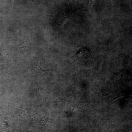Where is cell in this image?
I'll return each mask as SVG.
<instances>
[{
  "instance_id": "30bf717a",
  "label": "cell",
  "mask_w": 132,
  "mask_h": 132,
  "mask_svg": "<svg viewBox=\"0 0 132 132\" xmlns=\"http://www.w3.org/2000/svg\"><path fill=\"white\" fill-rule=\"evenodd\" d=\"M28 111L29 118L31 121L32 122L36 121L38 117L37 111L32 109H29Z\"/></svg>"
},
{
  "instance_id": "7c38bea8",
  "label": "cell",
  "mask_w": 132,
  "mask_h": 132,
  "mask_svg": "<svg viewBox=\"0 0 132 132\" xmlns=\"http://www.w3.org/2000/svg\"><path fill=\"white\" fill-rule=\"evenodd\" d=\"M94 62L92 60H89L85 62V67L86 71L90 73L92 71L94 67Z\"/></svg>"
},
{
  "instance_id": "9a60e30c",
  "label": "cell",
  "mask_w": 132,
  "mask_h": 132,
  "mask_svg": "<svg viewBox=\"0 0 132 132\" xmlns=\"http://www.w3.org/2000/svg\"><path fill=\"white\" fill-rule=\"evenodd\" d=\"M5 69L6 68L3 66H2L0 67V76L2 73Z\"/></svg>"
},
{
  "instance_id": "8fae6325",
  "label": "cell",
  "mask_w": 132,
  "mask_h": 132,
  "mask_svg": "<svg viewBox=\"0 0 132 132\" xmlns=\"http://www.w3.org/2000/svg\"><path fill=\"white\" fill-rule=\"evenodd\" d=\"M123 72L121 71L114 74L113 79L116 83H120L122 81L124 75Z\"/></svg>"
},
{
  "instance_id": "7a4b0ae2",
  "label": "cell",
  "mask_w": 132,
  "mask_h": 132,
  "mask_svg": "<svg viewBox=\"0 0 132 132\" xmlns=\"http://www.w3.org/2000/svg\"><path fill=\"white\" fill-rule=\"evenodd\" d=\"M108 88V84L105 81L103 80L99 81L97 88L92 95L93 99H96L104 95L107 91Z\"/></svg>"
},
{
  "instance_id": "5b68a950",
  "label": "cell",
  "mask_w": 132,
  "mask_h": 132,
  "mask_svg": "<svg viewBox=\"0 0 132 132\" xmlns=\"http://www.w3.org/2000/svg\"><path fill=\"white\" fill-rule=\"evenodd\" d=\"M126 95L127 94L124 93H112L109 94L103 99L106 107L108 109V105L109 103L120 97Z\"/></svg>"
},
{
  "instance_id": "4fadbf2b",
  "label": "cell",
  "mask_w": 132,
  "mask_h": 132,
  "mask_svg": "<svg viewBox=\"0 0 132 132\" xmlns=\"http://www.w3.org/2000/svg\"><path fill=\"white\" fill-rule=\"evenodd\" d=\"M17 113L19 116L24 120L26 117V114L24 110L22 108H19L17 110Z\"/></svg>"
},
{
  "instance_id": "3957f363",
  "label": "cell",
  "mask_w": 132,
  "mask_h": 132,
  "mask_svg": "<svg viewBox=\"0 0 132 132\" xmlns=\"http://www.w3.org/2000/svg\"><path fill=\"white\" fill-rule=\"evenodd\" d=\"M78 96V92L76 90H74L69 95L61 100L58 101L54 102H63L68 105L71 103H73V106L72 111H74L77 114L74 110V104L76 101L77 99Z\"/></svg>"
},
{
  "instance_id": "52a82bcc",
  "label": "cell",
  "mask_w": 132,
  "mask_h": 132,
  "mask_svg": "<svg viewBox=\"0 0 132 132\" xmlns=\"http://www.w3.org/2000/svg\"><path fill=\"white\" fill-rule=\"evenodd\" d=\"M38 61L33 62L31 66V69L32 73L37 76L39 77L44 72L47 71H52L51 70H45L43 69L40 67Z\"/></svg>"
},
{
  "instance_id": "ba28073f",
  "label": "cell",
  "mask_w": 132,
  "mask_h": 132,
  "mask_svg": "<svg viewBox=\"0 0 132 132\" xmlns=\"http://www.w3.org/2000/svg\"><path fill=\"white\" fill-rule=\"evenodd\" d=\"M114 59L119 65L122 66L127 62L128 59V56L124 52H122L117 55L115 57Z\"/></svg>"
},
{
  "instance_id": "5bb4252c",
  "label": "cell",
  "mask_w": 132,
  "mask_h": 132,
  "mask_svg": "<svg viewBox=\"0 0 132 132\" xmlns=\"http://www.w3.org/2000/svg\"><path fill=\"white\" fill-rule=\"evenodd\" d=\"M70 17L68 15L66 17H64L63 19L62 23L59 24V27L60 29H61L66 24L68 21Z\"/></svg>"
},
{
  "instance_id": "2e32d148",
  "label": "cell",
  "mask_w": 132,
  "mask_h": 132,
  "mask_svg": "<svg viewBox=\"0 0 132 132\" xmlns=\"http://www.w3.org/2000/svg\"><path fill=\"white\" fill-rule=\"evenodd\" d=\"M33 132H40V131H34Z\"/></svg>"
},
{
  "instance_id": "e0dca14e",
  "label": "cell",
  "mask_w": 132,
  "mask_h": 132,
  "mask_svg": "<svg viewBox=\"0 0 132 132\" xmlns=\"http://www.w3.org/2000/svg\"><path fill=\"white\" fill-rule=\"evenodd\" d=\"M1 66V65H0V67H1V66Z\"/></svg>"
},
{
  "instance_id": "8992f818",
  "label": "cell",
  "mask_w": 132,
  "mask_h": 132,
  "mask_svg": "<svg viewBox=\"0 0 132 132\" xmlns=\"http://www.w3.org/2000/svg\"><path fill=\"white\" fill-rule=\"evenodd\" d=\"M58 75L59 80L60 82H65L74 78L76 76V73L71 71Z\"/></svg>"
},
{
  "instance_id": "277c9868",
  "label": "cell",
  "mask_w": 132,
  "mask_h": 132,
  "mask_svg": "<svg viewBox=\"0 0 132 132\" xmlns=\"http://www.w3.org/2000/svg\"><path fill=\"white\" fill-rule=\"evenodd\" d=\"M106 60L105 56H101L98 64L97 69V77L102 76L105 72L106 69Z\"/></svg>"
},
{
  "instance_id": "6da1fadb",
  "label": "cell",
  "mask_w": 132,
  "mask_h": 132,
  "mask_svg": "<svg viewBox=\"0 0 132 132\" xmlns=\"http://www.w3.org/2000/svg\"><path fill=\"white\" fill-rule=\"evenodd\" d=\"M87 92L86 91L81 99L74 106L76 108L83 110L90 115L96 116L91 109L87 97Z\"/></svg>"
},
{
  "instance_id": "9c48e42d",
  "label": "cell",
  "mask_w": 132,
  "mask_h": 132,
  "mask_svg": "<svg viewBox=\"0 0 132 132\" xmlns=\"http://www.w3.org/2000/svg\"><path fill=\"white\" fill-rule=\"evenodd\" d=\"M49 119V114L48 112L46 111L44 112L39 121L40 126L42 127L46 126L48 123Z\"/></svg>"
}]
</instances>
